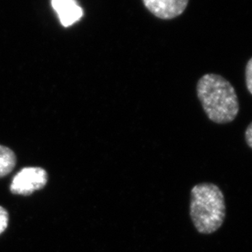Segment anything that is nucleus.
<instances>
[{"label":"nucleus","mask_w":252,"mask_h":252,"mask_svg":"<svg viewBox=\"0 0 252 252\" xmlns=\"http://www.w3.org/2000/svg\"><path fill=\"white\" fill-rule=\"evenodd\" d=\"M196 94L204 112L214 123L228 124L238 117V95L223 76L211 73L201 76L196 85Z\"/></svg>","instance_id":"obj_1"},{"label":"nucleus","mask_w":252,"mask_h":252,"mask_svg":"<svg viewBox=\"0 0 252 252\" xmlns=\"http://www.w3.org/2000/svg\"><path fill=\"white\" fill-rule=\"evenodd\" d=\"M226 206L223 191L217 185L202 183L191 190L190 217L201 234H211L223 225Z\"/></svg>","instance_id":"obj_2"},{"label":"nucleus","mask_w":252,"mask_h":252,"mask_svg":"<svg viewBox=\"0 0 252 252\" xmlns=\"http://www.w3.org/2000/svg\"><path fill=\"white\" fill-rule=\"evenodd\" d=\"M48 175L40 167H26L20 170L12 179L10 191L13 194L29 196L46 185Z\"/></svg>","instance_id":"obj_3"},{"label":"nucleus","mask_w":252,"mask_h":252,"mask_svg":"<svg viewBox=\"0 0 252 252\" xmlns=\"http://www.w3.org/2000/svg\"><path fill=\"white\" fill-rule=\"evenodd\" d=\"M143 4L155 17L174 19L185 12L189 0H143Z\"/></svg>","instance_id":"obj_4"},{"label":"nucleus","mask_w":252,"mask_h":252,"mask_svg":"<svg viewBox=\"0 0 252 252\" xmlns=\"http://www.w3.org/2000/svg\"><path fill=\"white\" fill-rule=\"evenodd\" d=\"M52 6L64 27L72 26L83 17L82 8L75 0H52Z\"/></svg>","instance_id":"obj_5"},{"label":"nucleus","mask_w":252,"mask_h":252,"mask_svg":"<svg viewBox=\"0 0 252 252\" xmlns=\"http://www.w3.org/2000/svg\"><path fill=\"white\" fill-rule=\"evenodd\" d=\"M17 163L15 153L9 148L0 145V178L12 172Z\"/></svg>","instance_id":"obj_6"},{"label":"nucleus","mask_w":252,"mask_h":252,"mask_svg":"<svg viewBox=\"0 0 252 252\" xmlns=\"http://www.w3.org/2000/svg\"><path fill=\"white\" fill-rule=\"evenodd\" d=\"M245 78L247 88L251 94H252V58L246 65Z\"/></svg>","instance_id":"obj_7"},{"label":"nucleus","mask_w":252,"mask_h":252,"mask_svg":"<svg viewBox=\"0 0 252 252\" xmlns=\"http://www.w3.org/2000/svg\"><path fill=\"white\" fill-rule=\"evenodd\" d=\"M8 225V213L2 206H0V234L3 233Z\"/></svg>","instance_id":"obj_8"},{"label":"nucleus","mask_w":252,"mask_h":252,"mask_svg":"<svg viewBox=\"0 0 252 252\" xmlns=\"http://www.w3.org/2000/svg\"><path fill=\"white\" fill-rule=\"evenodd\" d=\"M245 139L248 145L252 149V122L246 129Z\"/></svg>","instance_id":"obj_9"}]
</instances>
